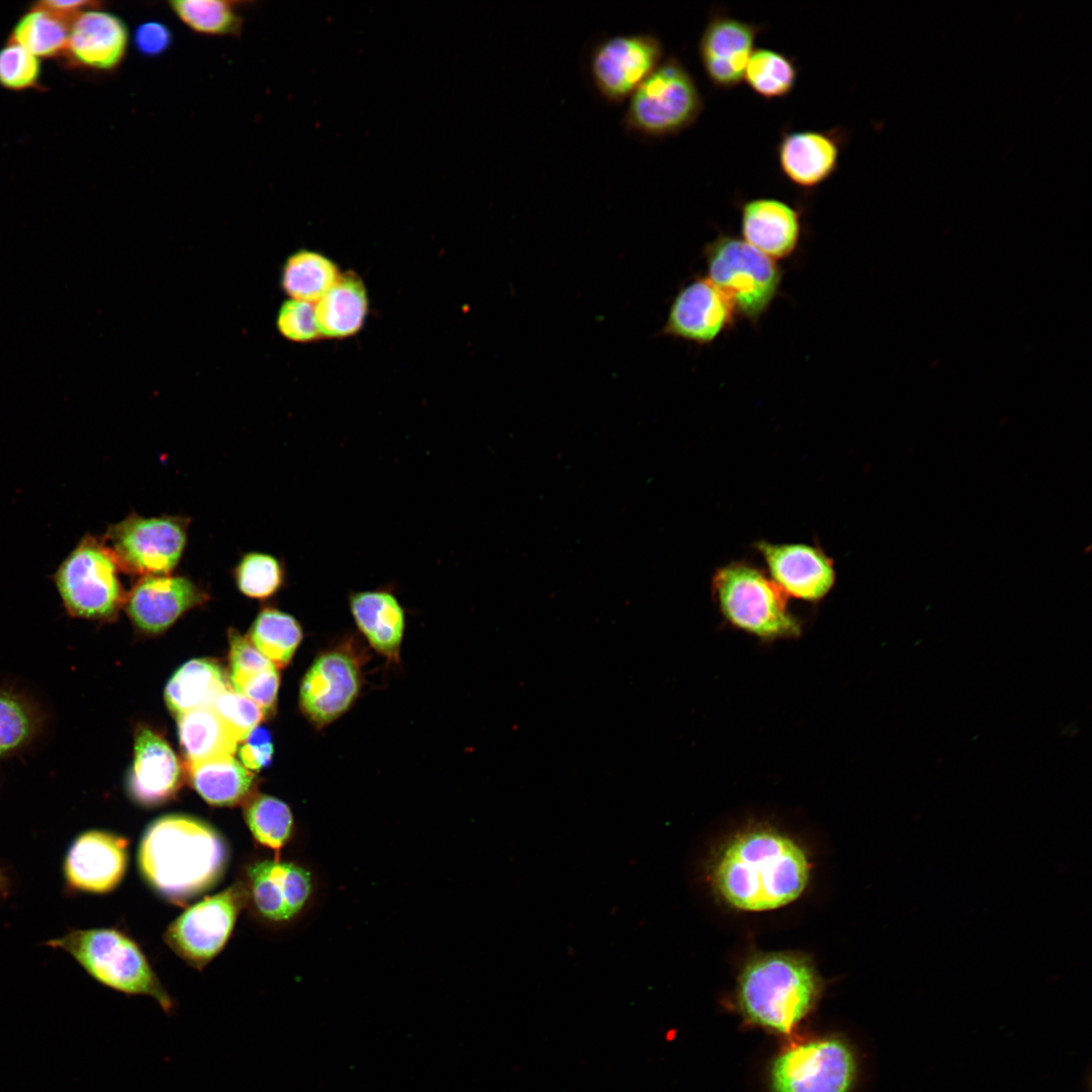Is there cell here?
Instances as JSON below:
<instances>
[{"label": "cell", "instance_id": "obj_1", "mask_svg": "<svg viewBox=\"0 0 1092 1092\" xmlns=\"http://www.w3.org/2000/svg\"><path fill=\"white\" fill-rule=\"evenodd\" d=\"M810 869L806 851L794 839L772 829L754 828L722 848L711 877L727 904L759 912L798 899L809 883Z\"/></svg>", "mask_w": 1092, "mask_h": 1092}, {"label": "cell", "instance_id": "obj_2", "mask_svg": "<svg viewBox=\"0 0 1092 1092\" xmlns=\"http://www.w3.org/2000/svg\"><path fill=\"white\" fill-rule=\"evenodd\" d=\"M139 867L147 882L174 903H186L222 877L228 848L205 822L183 815L154 821L139 848Z\"/></svg>", "mask_w": 1092, "mask_h": 1092}, {"label": "cell", "instance_id": "obj_3", "mask_svg": "<svg viewBox=\"0 0 1092 1092\" xmlns=\"http://www.w3.org/2000/svg\"><path fill=\"white\" fill-rule=\"evenodd\" d=\"M821 990L822 981L806 957L769 952L744 967L737 1001L750 1022L789 1034L814 1007Z\"/></svg>", "mask_w": 1092, "mask_h": 1092}, {"label": "cell", "instance_id": "obj_4", "mask_svg": "<svg viewBox=\"0 0 1092 1092\" xmlns=\"http://www.w3.org/2000/svg\"><path fill=\"white\" fill-rule=\"evenodd\" d=\"M48 945L66 951L96 981L113 990L153 998L170 1013L174 1001L140 947L123 933L106 928L72 930Z\"/></svg>", "mask_w": 1092, "mask_h": 1092}, {"label": "cell", "instance_id": "obj_5", "mask_svg": "<svg viewBox=\"0 0 1092 1092\" xmlns=\"http://www.w3.org/2000/svg\"><path fill=\"white\" fill-rule=\"evenodd\" d=\"M707 278L726 296L736 315L756 324L775 300L783 278L776 261L745 241L720 234L704 250Z\"/></svg>", "mask_w": 1092, "mask_h": 1092}, {"label": "cell", "instance_id": "obj_6", "mask_svg": "<svg viewBox=\"0 0 1092 1092\" xmlns=\"http://www.w3.org/2000/svg\"><path fill=\"white\" fill-rule=\"evenodd\" d=\"M712 589L723 616L739 629L769 639L800 633L798 621L788 611L786 594L754 566L733 562L720 567Z\"/></svg>", "mask_w": 1092, "mask_h": 1092}, {"label": "cell", "instance_id": "obj_7", "mask_svg": "<svg viewBox=\"0 0 1092 1092\" xmlns=\"http://www.w3.org/2000/svg\"><path fill=\"white\" fill-rule=\"evenodd\" d=\"M118 564L103 539L86 535L59 565L54 582L67 614L109 621L125 605Z\"/></svg>", "mask_w": 1092, "mask_h": 1092}, {"label": "cell", "instance_id": "obj_8", "mask_svg": "<svg viewBox=\"0 0 1092 1092\" xmlns=\"http://www.w3.org/2000/svg\"><path fill=\"white\" fill-rule=\"evenodd\" d=\"M703 108L694 77L678 59L669 57L629 96L624 122L640 134L665 136L691 126Z\"/></svg>", "mask_w": 1092, "mask_h": 1092}, {"label": "cell", "instance_id": "obj_9", "mask_svg": "<svg viewBox=\"0 0 1092 1092\" xmlns=\"http://www.w3.org/2000/svg\"><path fill=\"white\" fill-rule=\"evenodd\" d=\"M187 527L185 518L134 514L110 526L103 540L120 570L143 576L168 575L183 553Z\"/></svg>", "mask_w": 1092, "mask_h": 1092}, {"label": "cell", "instance_id": "obj_10", "mask_svg": "<svg viewBox=\"0 0 1092 1092\" xmlns=\"http://www.w3.org/2000/svg\"><path fill=\"white\" fill-rule=\"evenodd\" d=\"M249 896L247 885L237 882L201 900L169 925L165 941L185 962L201 970L224 946Z\"/></svg>", "mask_w": 1092, "mask_h": 1092}, {"label": "cell", "instance_id": "obj_11", "mask_svg": "<svg viewBox=\"0 0 1092 1092\" xmlns=\"http://www.w3.org/2000/svg\"><path fill=\"white\" fill-rule=\"evenodd\" d=\"M856 1075L850 1048L828 1037L794 1046L780 1055L770 1071L772 1092H849Z\"/></svg>", "mask_w": 1092, "mask_h": 1092}, {"label": "cell", "instance_id": "obj_12", "mask_svg": "<svg viewBox=\"0 0 1092 1092\" xmlns=\"http://www.w3.org/2000/svg\"><path fill=\"white\" fill-rule=\"evenodd\" d=\"M362 686L361 661L348 646L320 654L299 688V706L308 720L323 728L345 714Z\"/></svg>", "mask_w": 1092, "mask_h": 1092}, {"label": "cell", "instance_id": "obj_13", "mask_svg": "<svg viewBox=\"0 0 1092 1092\" xmlns=\"http://www.w3.org/2000/svg\"><path fill=\"white\" fill-rule=\"evenodd\" d=\"M662 44L651 33L619 34L599 43L590 58V75L600 94L617 102L629 98L661 63Z\"/></svg>", "mask_w": 1092, "mask_h": 1092}, {"label": "cell", "instance_id": "obj_14", "mask_svg": "<svg viewBox=\"0 0 1092 1092\" xmlns=\"http://www.w3.org/2000/svg\"><path fill=\"white\" fill-rule=\"evenodd\" d=\"M762 26L720 11L714 12L699 40V58L709 81L732 89L743 81L748 60Z\"/></svg>", "mask_w": 1092, "mask_h": 1092}, {"label": "cell", "instance_id": "obj_15", "mask_svg": "<svg viewBox=\"0 0 1092 1092\" xmlns=\"http://www.w3.org/2000/svg\"><path fill=\"white\" fill-rule=\"evenodd\" d=\"M735 315L726 296L707 277L698 276L673 297L662 333L707 345L734 324Z\"/></svg>", "mask_w": 1092, "mask_h": 1092}, {"label": "cell", "instance_id": "obj_16", "mask_svg": "<svg viewBox=\"0 0 1092 1092\" xmlns=\"http://www.w3.org/2000/svg\"><path fill=\"white\" fill-rule=\"evenodd\" d=\"M127 859L126 839L106 831L89 830L71 843L64 860V877L73 890L107 893L122 880Z\"/></svg>", "mask_w": 1092, "mask_h": 1092}, {"label": "cell", "instance_id": "obj_17", "mask_svg": "<svg viewBox=\"0 0 1092 1092\" xmlns=\"http://www.w3.org/2000/svg\"><path fill=\"white\" fill-rule=\"evenodd\" d=\"M771 579L786 594L805 601H818L835 581L832 560L819 548L807 544L758 542Z\"/></svg>", "mask_w": 1092, "mask_h": 1092}, {"label": "cell", "instance_id": "obj_18", "mask_svg": "<svg viewBox=\"0 0 1092 1092\" xmlns=\"http://www.w3.org/2000/svg\"><path fill=\"white\" fill-rule=\"evenodd\" d=\"M206 594L183 576H143L126 597V612L142 630L159 633L186 611L203 604Z\"/></svg>", "mask_w": 1092, "mask_h": 1092}, {"label": "cell", "instance_id": "obj_19", "mask_svg": "<svg viewBox=\"0 0 1092 1092\" xmlns=\"http://www.w3.org/2000/svg\"><path fill=\"white\" fill-rule=\"evenodd\" d=\"M841 129L786 130L777 146L779 168L795 186L810 190L836 172L842 148Z\"/></svg>", "mask_w": 1092, "mask_h": 1092}, {"label": "cell", "instance_id": "obj_20", "mask_svg": "<svg viewBox=\"0 0 1092 1092\" xmlns=\"http://www.w3.org/2000/svg\"><path fill=\"white\" fill-rule=\"evenodd\" d=\"M182 768L168 743L149 728L139 730L128 776L132 798L145 806L169 801L182 785Z\"/></svg>", "mask_w": 1092, "mask_h": 1092}, {"label": "cell", "instance_id": "obj_21", "mask_svg": "<svg viewBox=\"0 0 1092 1092\" xmlns=\"http://www.w3.org/2000/svg\"><path fill=\"white\" fill-rule=\"evenodd\" d=\"M127 46L128 30L124 21L111 12L92 8L83 11L72 22L66 52L77 65L110 71L121 63Z\"/></svg>", "mask_w": 1092, "mask_h": 1092}, {"label": "cell", "instance_id": "obj_22", "mask_svg": "<svg viewBox=\"0 0 1092 1092\" xmlns=\"http://www.w3.org/2000/svg\"><path fill=\"white\" fill-rule=\"evenodd\" d=\"M742 240L776 260L791 256L801 237L798 209L772 197H758L740 204Z\"/></svg>", "mask_w": 1092, "mask_h": 1092}, {"label": "cell", "instance_id": "obj_23", "mask_svg": "<svg viewBox=\"0 0 1092 1092\" xmlns=\"http://www.w3.org/2000/svg\"><path fill=\"white\" fill-rule=\"evenodd\" d=\"M251 894L259 912L274 921H285L306 904L312 892L309 873L279 860H264L249 868Z\"/></svg>", "mask_w": 1092, "mask_h": 1092}, {"label": "cell", "instance_id": "obj_24", "mask_svg": "<svg viewBox=\"0 0 1092 1092\" xmlns=\"http://www.w3.org/2000/svg\"><path fill=\"white\" fill-rule=\"evenodd\" d=\"M349 607L370 646L391 662L399 660L405 627L404 611L388 589L351 593Z\"/></svg>", "mask_w": 1092, "mask_h": 1092}, {"label": "cell", "instance_id": "obj_25", "mask_svg": "<svg viewBox=\"0 0 1092 1092\" xmlns=\"http://www.w3.org/2000/svg\"><path fill=\"white\" fill-rule=\"evenodd\" d=\"M188 780L209 804L236 806L245 803L255 788V777L234 755L187 762Z\"/></svg>", "mask_w": 1092, "mask_h": 1092}, {"label": "cell", "instance_id": "obj_26", "mask_svg": "<svg viewBox=\"0 0 1092 1092\" xmlns=\"http://www.w3.org/2000/svg\"><path fill=\"white\" fill-rule=\"evenodd\" d=\"M229 687L228 676L216 661L193 659L183 664L170 678L165 689V701L170 711L178 717L210 706Z\"/></svg>", "mask_w": 1092, "mask_h": 1092}, {"label": "cell", "instance_id": "obj_27", "mask_svg": "<svg viewBox=\"0 0 1092 1092\" xmlns=\"http://www.w3.org/2000/svg\"><path fill=\"white\" fill-rule=\"evenodd\" d=\"M368 307L365 287L355 275H341L314 304L321 336L345 338L358 332Z\"/></svg>", "mask_w": 1092, "mask_h": 1092}, {"label": "cell", "instance_id": "obj_28", "mask_svg": "<svg viewBox=\"0 0 1092 1092\" xmlns=\"http://www.w3.org/2000/svg\"><path fill=\"white\" fill-rule=\"evenodd\" d=\"M180 744L187 762H199L234 755L238 741L210 707L179 715Z\"/></svg>", "mask_w": 1092, "mask_h": 1092}, {"label": "cell", "instance_id": "obj_29", "mask_svg": "<svg viewBox=\"0 0 1092 1092\" xmlns=\"http://www.w3.org/2000/svg\"><path fill=\"white\" fill-rule=\"evenodd\" d=\"M337 266L325 256L300 251L286 261L282 273L285 292L296 300L316 302L340 277Z\"/></svg>", "mask_w": 1092, "mask_h": 1092}, {"label": "cell", "instance_id": "obj_30", "mask_svg": "<svg viewBox=\"0 0 1092 1092\" xmlns=\"http://www.w3.org/2000/svg\"><path fill=\"white\" fill-rule=\"evenodd\" d=\"M300 624L277 609L260 612L249 633V640L277 667L286 666L302 639Z\"/></svg>", "mask_w": 1092, "mask_h": 1092}, {"label": "cell", "instance_id": "obj_31", "mask_svg": "<svg viewBox=\"0 0 1092 1092\" xmlns=\"http://www.w3.org/2000/svg\"><path fill=\"white\" fill-rule=\"evenodd\" d=\"M799 69L795 61L784 53L771 49H754L745 68L743 81L764 99L784 98L789 95L798 79Z\"/></svg>", "mask_w": 1092, "mask_h": 1092}, {"label": "cell", "instance_id": "obj_32", "mask_svg": "<svg viewBox=\"0 0 1092 1092\" xmlns=\"http://www.w3.org/2000/svg\"><path fill=\"white\" fill-rule=\"evenodd\" d=\"M42 717L25 697L0 689V758L21 751L39 734Z\"/></svg>", "mask_w": 1092, "mask_h": 1092}, {"label": "cell", "instance_id": "obj_33", "mask_svg": "<svg viewBox=\"0 0 1092 1092\" xmlns=\"http://www.w3.org/2000/svg\"><path fill=\"white\" fill-rule=\"evenodd\" d=\"M244 816L254 838L274 850L275 859L279 860V852L293 829V816L287 804L271 796L252 795L244 803Z\"/></svg>", "mask_w": 1092, "mask_h": 1092}, {"label": "cell", "instance_id": "obj_34", "mask_svg": "<svg viewBox=\"0 0 1092 1092\" xmlns=\"http://www.w3.org/2000/svg\"><path fill=\"white\" fill-rule=\"evenodd\" d=\"M70 27L55 15L31 8L16 22L10 42L24 48L37 58L56 57L67 49Z\"/></svg>", "mask_w": 1092, "mask_h": 1092}, {"label": "cell", "instance_id": "obj_35", "mask_svg": "<svg viewBox=\"0 0 1092 1092\" xmlns=\"http://www.w3.org/2000/svg\"><path fill=\"white\" fill-rule=\"evenodd\" d=\"M173 13L190 29L208 35L236 34L242 19L235 3L222 0H175L169 2Z\"/></svg>", "mask_w": 1092, "mask_h": 1092}, {"label": "cell", "instance_id": "obj_36", "mask_svg": "<svg viewBox=\"0 0 1092 1092\" xmlns=\"http://www.w3.org/2000/svg\"><path fill=\"white\" fill-rule=\"evenodd\" d=\"M239 589L246 596L265 599L274 595L282 585L284 569L281 562L269 554L248 553L235 570Z\"/></svg>", "mask_w": 1092, "mask_h": 1092}, {"label": "cell", "instance_id": "obj_37", "mask_svg": "<svg viewBox=\"0 0 1092 1092\" xmlns=\"http://www.w3.org/2000/svg\"><path fill=\"white\" fill-rule=\"evenodd\" d=\"M210 707L223 721L238 742L248 735L265 718L266 713L254 701L236 692L232 687L222 691Z\"/></svg>", "mask_w": 1092, "mask_h": 1092}, {"label": "cell", "instance_id": "obj_38", "mask_svg": "<svg viewBox=\"0 0 1092 1092\" xmlns=\"http://www.w3.org/2000/svg\"><path fill=\"white\" fill-rule=\"evenodd\" d=\"M230 680L237 691L276 666L252 642L237 631H230Z\"/></svg>", "mask_w": 1092, "mask_h": 1092}, {"label": "cell", "instance_id": "obj_39", "mask_svg": "<svg viewBox=\"0 0 1092 1092\" xmlns=\"http://www.w3.org/2000/svg\"><path fill=\"white\" fill-rule=\"evenodd\" d=\"M41 73L40 62L24 48L9 43L0 50V85L10 90L33 87Z\"/></svg>", "mask_w": 1092, "mask_h": 1092}, {"label": "cell", "instance_id": "obj_40", "mask_svg": "<svg viewBox=\"0 0 1092 1092\" xmlns=\"http://www.w3.org/2000/svg\"><path fill=\"white\" fill-rule=\"evenodd\" d=\"M277 327L285 338L292 341L308 342L321 336L314 304L306 301H285L278 313Z\"/></svg>", "mask_w": 1092, "mask_h": 1092}, {"label": "cell", "instance_id": "obj_41", "mask_svg": "<svg viewBox=\"0 0 1092 1092\" xmlns=\"http://www.w3.org/2000/svg\"><path fill=\"white\" fill-rule=\"evenodd\" d=\"M273 751L270 732L265 728L256 727L240 748V757L246 768L260 770L271 763Z\"/></svg>", "mask_w": 1092, "mask_h": 1092}, {"label": "cell", "instance_id": "obj_42", "mask_svg": "<svg viewBox=\"0 0 1092 1092\" xmlns=\"http://www.w3.org/2000/svg\"><path fill=\"white\" fill-rule=\"evenodd\" d=\"M170 29L163 23L149 21L141 24L134 32L136 50L144 56L154 57L164 53L171 44Z\"/></svg>", "mask_w": 1092, "mask_h": 1092}, {"label": "cell", "instance_id": "obj_43", "mask_svg": "<svg viewBox=\"0 0 1092 1092\" xmlns=\"http://www.w3.org/2000/svg\"><path fill=\"white\" fill-rule=\"evenodd\" d=\"M97 5L96 2L84 0H47L36 3L33 8L44 10L71 25L79 14Z\"/></svg>", "mask_w": 1092, "mask_h": 1092}, {"label": "cell", "instance_id": "obj_44", "mask_svg": "<svg viewBox=\"0 0 1092 1092\" xmlns=\"http://www.w3.org/2000/svg\"><path fill=\"white\" fill-rule=\"evenodd\" d=\"M5 888H6V879H5V876L3 875L2 871L0 870V894L5 890Z\"/></svg>", "mask_w": 1092, "mask_h": 1092}]
</instances>
